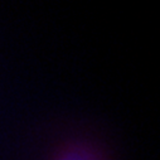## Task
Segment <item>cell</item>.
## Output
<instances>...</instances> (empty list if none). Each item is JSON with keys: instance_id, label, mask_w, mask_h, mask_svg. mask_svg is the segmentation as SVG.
<instances>
[{"instance_id": "6da1fadb", "label": "cell", "mask_w": 160, "mask_h": 160, "mask_svg": "<svg viewBox=\"0 0 160 160\" xmlns=\"http://www.w3.org/2000/svg\"><path fill=\"white\" fill-rule=\"evenodd\" d=\"M51 160H107L106 155L95 145L85 141H73L61 146Z\"/></svg>"}]
</instances>
